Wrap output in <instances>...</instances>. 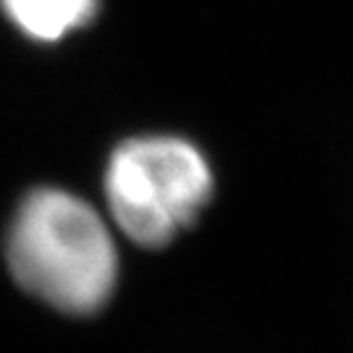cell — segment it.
Here are the masks:
<instances>
[{"instance_id": "6da1fadb", "label": "cell", "mask_w": 353, "mask_h": 353, "mask_svg": "<svg viewBox=\"0 0 353 353\" xmlns=\"http://www.w3.org/2000/svg\"><path fill=\"white\" fill-rule=\"evenodd\" d=\"M6 259L13 280L61 314H97L118 283V252L105 220L81 196L52 186L21 199Z\"/></svg>"}, {"instance_id": "7a4b0ae2", "label": "cell", "mask_w": 353, "mask_h": 353, "mask_svg": "<svg viewBox=\"0 0 353 353\" xmlns=\"http://www.w3.org/2000/svg\"><path fill=\"white\" fill-rule=\"evenodd\" d=\"M214 191L202 150L181 137H137L118 144L105 170V199L115 225L147 249L194 225Z\"/></svg>"}, {"instance_id": "3957f363", "label": "cell", "mask_w": 353, "mask_h": 353, "mask_svg": "<svg viewBox=\"0 0 353 353\" xmlns=\"http://www.w3.org/2000/svg\"><path fill=\"white\" fill-rule=\"evenodd\" d=\"M102 0H0V8L24 37L61 42L94 21Z\"/></svg>"}]
</instances>
